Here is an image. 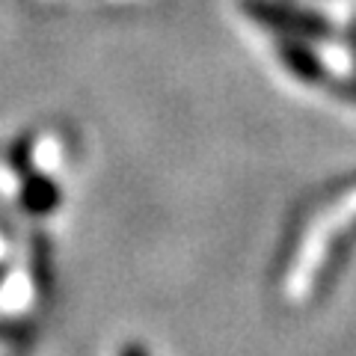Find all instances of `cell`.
Wrapping results in <instances>:
<instances>
[{
	"label": "cell",
	"mask_w": 356,
	"mask_h": 356,
	"mask_svg": "<svg viewBox=\"0 0 356 356\" xmlns=\"http://www.w3.org/2000/svg\"><path fill=\"white\" fill-rule=\"evenodd\" d=\"M247 9L255 18H264L270 21L273 27H288V30H297V33H306L312 39H327L330 36V27L324 24L321 18L315 15H306V13H294V9H285V6H270V3H255L250 0Z\"/></svg>",
	"instance_id": "1"
},
{
	"label": "cell",
	"mask_w": 356,
	"mask_h": 356,
	"mask_svg": "<svg viewBox=\"0 0 356 356\" xmlns=\"http://www.w3.org/2000/svg\"><path fill=\"white\" fill-rule=\"evenodd\" d=\"M282 60L291 65V72L297 77H303V81H309V83H321L327 77V69L321 65V60L315 57V54H312L309 48H300V44H294V42L282 44Z\"/></svg>",
	"instance_id": "2"
},
{
	"label": "cell",
	"mask_w": 356,
	"mask_h": 356,
	"mask_svg": "<svg viewBox=\"0 0 356 356\" xmlns=\"http://www.w3.org/2000/svg\"><path fill=\"white\" fill-rule=\"evenodd\" d=\"M54 202H57V191H54V184H48V181H30V187L24 191V205L30 211L42 214V211L54 208Z\"/></svg>",
	"instance_id": "3"
},
{
	"label": "cell",
	"mask_w": 356,
	"mask_h": 356,
	"mask_svg": "<svg viewBox=\"0 0 356 356\" xmlns=\"http://www.w3.org/2000/svg\"><path fill=\"white\" fill-rule=\"evenodd\" d=\"M125 356H146V353H143L140 348H128V350H125Z\"/></svg>",
	"instance_id": "4"
}]
</instances>
